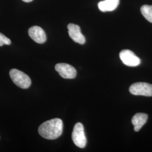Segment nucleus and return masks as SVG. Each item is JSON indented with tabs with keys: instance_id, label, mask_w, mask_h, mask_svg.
Here are the masks:
<instances>
[{
	"instance_id": "f257e3e1",
	"label": "nucleus",
	"mask_w": 152,
	"mask_h": 152,
	"mask_svg": "<svg viewBox=\"0 0 152 152\" xmlns=\"http://www.w3.org/2000/svg\"><path fill=\"white\" fill-rule=\"evenodd\" d=\"M63 123L60 118L47 121L38 127L39 134L46 139L55 140L62 134Z\"/></svg>"
},
{
	"instance_id": "f03ea898",
	"label": "nucleus",
	"mask_w": 152,
	"mask_h": 152,
	"mask_svg": "<svg viewBox=\"0 0 152 152\" xmlns=\"http://www.w3.org/2000/svg\"><path fill=\"white\" fill-rule=\"evenodd\" d=\"M9 75L12 81L18 87L26 89L31 85L32 82L30 77L22 71L12 69L9 72Z\"/></svg>"
},
{
	"instance_id": "7ed1b4c3",
	"label": "nucleus",
	"mask_w": 152,
	"mask_h": 152,
	"mask_svg": "<svg viewBox=\"0 0 152 152\" xmlns=\"http://www.w3.org/2000/svg\"><path fill=\"white\" fill-rule=\"evenodd\" d=\"M72 138L77 147L83 148L86 146L87 140L85 134L84 127L81 123L78 122L75 125L72 134Z\"/></svg>"
},
{
	"instance_id": "20e7f679",
	"label": "nucleus",
	"mask_w": 152,
	"mask_h": 152,
	"mask_svg": "<svg viewBox=\"0 0 152 152\" xmlns=\"http://www.w3.org/2000/svg\"><path fill=\"white\" fill-rule=\"evenodd\" d=\"M129 91L134 95L152 96V85L146 82H136L131 85Z\"/></svg>"
},
{
	"instance_id": "39448f33",
	"label": "nucleus",
	"mask_w": 152,
	"mask_h": 152,
	"mask_svg": "<svg viewBox=\"0 0 152 152\" xmlns=\"http://www.w3.org/2000/svg\"><path fill=\"white\" fill-rule=\"evenodd\" d=\"M120 58L124 64L129 66H136L141 63L140 58L129 50H122L120 52Z\"/></svg>"
},
{
	"instance_id": "423d86ee",
	"label": "nucleus",
	"mask_w": 152,
	"mask_h": 152,
	"mask_svg": "<svg viewBox=\"0 0 152 152\" xmlns=\"http://www.w3.org/2000/svg\"><path fill=\"white\" fill-rule=\"evenodd\" d=\"M55 69L63 78L73 79L77 76L76 69L68 64L58 63L55 65Z\"/></svg>"
},
{
	"instance_id": "0eeeda50",
	"label": "nucleus",
	"mask_w": 152,
	"mask_h": 152,
	"mask_svg": "<svg viewBox=\"0 0 152 152\" xmlns=\"http://www.w3.org/2000/svg\"><path fill=\"white\" fill-rule=\"evenodd\" d=\"M68 29L69 35L73 41L81 45L85 43V37L82 34L81 28L78 25L72 23L69 24L68 25Z\"/></svg>"
},
{
	"instance_id": "6e6552de",
	"label": "nucleus",
	"mask_w": 152,
	"mask_h": 152,
	"mask_svg": "<svg viewBox=\"0 0 152 152\" xmlns=\"http://www.w3.org/2000/svg\"><path fill=\"white\" fill-rule=\"evenodd\" d=\"M28 34L33 40L38 44H44L46 41V35L43 29L38 26H33L28 30Z\"/></svg>"
},
{
	"instance_id": "1a4fd4ad",
	"label": "nucleus",
	"mask_w": 152,
	"mask_h": 152,
	"mask_svg": "<svg viewBox=\"0 0 152 152\" xmlns=\"http://www.w3.org/2000/svg\"><path fill=\"white\" fill-rule=\"evenodd\" d=\"M148 118V116L145 113H138L135 114L131 120L132 124L134 126V131L137 132L140 130L147 122Z\"/></svg>"
},
{
	"instance_id": "9d476101",
	"label": "nucleus",
	"mask_w": 152,
	"mask_h": 152,
	"mask_svg": "<svg viewBox=\"0 0 152 152\" xmlns=\"http://www.w3.org/2000/svg\"><path fill=\"white\" fill-rule=\"evenodd\" d=\"M120 0H104L98 4L99 10L102 12L114 10L119 5Z\"/></svg>"
},
{
	"instance_id": "9b49d317",
	"label": "nucleus",
	"mask_w": 152,
	"mask_h": 152,
	"mask_svg": "<svg viewBox=\"0 0 152 152\" xmlns=\"http://www.w3.org/2000/svg\"><path fill=\"white\" fill-rule=\"evenodd\" d=\"M142 15L148 21L152 23V5H143L141 7Z\"/></svg>"
},
{
	"instance_id": "f8f14e48",
	"label": "nucleus",
	"mask_w": 152,
	"mask_h": 152,
	"mask_svg": "<svg viewBox=\"0 0 152 152\" xmlns=\"http://www.w3.org/2000/svg\"><path fill=\"white\" fill-rule=\"evenodd\" d=\"M11 40L3 34L0 33V46H2L4 45H10L11 44Z\"/></svg>"
},
{
	"instance_id": "ddd939ff",
	"label": "nucleus",
	"mask_w": 152,
	"mask_h": 152,
	"mask_svg": "<svg viewBox=\"0 0 152 152\" xmlns=\"http://www.w3.org/2000/svg\"><path fill=\"white\" fill-rule=\"evenodd\" d=\"M22 1L26 2H32L33 0H22Z\"/></svg>"
}]
</instances>
